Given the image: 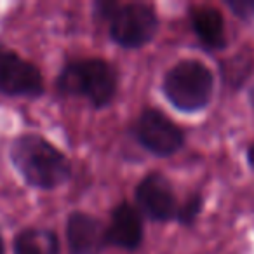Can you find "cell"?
<instances>
[{
  "mask_svg": "<svg viewBox=\"0 0 254 254\" xmlns=\"http://www.w3.org/2000/svg\"><path fill=\"white\" fill-rule=\"evenodd\" d=\"M11 162L26 185L54 190L71 178V164L61 150L39 134H21L11 145Z\"/></svg>",
  "mask_w": 254,
  "mask_h": 254,
  "instance_id": "obj_1",
  "label": "cell"
},
{
  "mask_svg": "<svg viewBox=\"0 0 254 254\" xmlns=\"http://www.w3.org/2000/svg\"><path fill=\"white\" fill-rule=\"evenodd\" d=\"M119 77L115 68L99 58L68 61L56 78V87L61 94L85 98L98 110L113 101Z\"/></svg>",
  "mask_w": 254,
  "mask_h": 254,
  "instance_id": "obj_2",
  "label": "cell"
},
{
  "mask_svg": "<svg viewBox=\"0 0 254 254\" xmlns=\"http://www.w3.org/2000/svg\"><path fill=\"white\" fill-rule=\"evenodd\" d=\"M162 91L167 101L180 112H200L211 103L214 75L202 61L183 60L164 75Z\"/></svg>",
  "mask_w": 254,
  "mask_h": 254,
  "instance_id": "obj_3",
  "label": "cell"
},
{
  "mask_svg": "<svg viewBox=\"0 0 254 254\" xmlns=\"http://www.w3.org/2000/svg\"><path fill=\"white\" fill-rule=\"evenodd\" d=\"M110 37L124 49H139L150 44L159 32V16L148 4H117L108 14Z\"/></svg>",
  "mask_w": 254,
  "mask_h": 254,
  "instance_id": "obj_4",
  "label": "cell"
},
{
  "mask_svg": "<svg viewBox=\"0 0 254 254\" xmlns=\"http://www.w3.org/2000/svg\"><path fill=\"white\" fill-rule=\"evenodd\" d=\"M134 139L157 157H171L185 145V132L157 108H146L131 129Z\"/></svg>",
  "mask_w": 254,
  "mask_h": 254,
  "instance_id": "obj_5",
  "label": "cell"
},
{
  "mask_svg": "<svg viewBox=\"0 0 254 254\" xmlns=\"http://www.w3.org/2000/svg\"><path fill=\"white\" fill-rule=\"evenodd\" d=\"M46 92L40 70L0 44V94L35 99Z\"/></svg>",
  "mask_w": 254,
  "mask_h": 254,
  "instance_id": "obj_6",
  "label": "cell"
},
{
  "mask_svg": "<svg viewBox=\"0 0 254 254\" xmlns=\"http://www.w3.org/2000/svg\"><path fill=\"white\" fill-rule=\"evenodd\" d=\"M138 211L157 223H167L178 218L180 204L169 180L160 173H148L134 188Z\"/></svg>",
  "mask_w": 254,
  "mask_h": 254,
  "instance_id": "obj_7",
  "label": "cell"
},
{
  "mask_svg": "<svg viewBox=\"0 0 254 254\" xmlns=\"http://www.w3.org/2000/svg\"><path fill=\"white\" fill-rule=\"evenodd\" d=\"M66 244L70 254H101L108 247L106 225L87 212H71L66 219Z\"/></svg>",
  "mask_w": 254,
  "mask_h": 254,
  "instance_id": "obj_8",
  "label": "cell"
},
{
  "mask_svg": "<svg viewBox=\"0 0 254 254\" xmlns=\"http://www.w3.org/2000/svg\"><path fill=\"white\" fill-rule=\"evenodd\" d=\"M108 246L124 251H138L143 242V219L139 211L129 202H120L113 207L110 225H106Z\"/></svg>",
  "mask_w": 254,
  "mask_h": 254,
  "instance_id": "obj_9",
  "label": "cell"
},
{
  "mask_svg": "<svg viewBox=\"0 0 254 254\" xmlns=\"http://www.w3.org/2000/svg\"><path fill=\"white\" fill-rule=\"evenodd\" d=\"M191 30L200 44L209 51H219L226 46L225 21L221 12L212 5H193L190 7Z\"/></svg>",
  "mask_w": 254,
  "mask_h": 254,
  "instance_id": "obj_10",
  "label": "cell"
},
{
  "mask_svg": "<svg viewBox=\"0 0 254 254\" xmlns=\"http://www.w3.org/2000/svg\"><path fill=\"white\" fill-rule=\"evenodd\" d=\"M14 254H60V239L49 228H25L14 239Z\"/></svg>",
  "mask_w": 254,
  "mask_h": 254,
  "instance_id": "obj_11",
  "label": "cell"
},
{
  "mask_svg": "<svg viewBox=\"0 0 254 254\" xmlns=\"http://www.w3.org/2000/svg\"><path fill=\"white\" fill-rule=\"evenodd\" d=\"M202 205H204V198L198 193L188 197V200L180 205L176 221H180L181 225H185V226H191L197 221L198 214H200V211H202Z\"/></svg>",
  "mask_w": 254,
  "mask_h": 254,
  "instance_id": "obj_12",
  "label": "cell"
},
{
  "mask_svg": "<svg viewBox=\"0 0 254 254\" xmlns=\"http://www.w3.org/2000/svg\"><path fill=\"white\" fill-rule=\"evenodd\" d=\"M228 9L240 19H253L254 18V0H228Z\"/></svg>",
  "mask_w": 254,
  "mask_h": 254,
  "instance_id": "obj_13",
  "label": "cell"
},
{
  "mask_svg": "<svg viewBox=\"0 0 254 254\" xmlns=\"http://www.w3.org/2000/svg\"><path fill=\"white\" fill-rule=\"evenodd\" d=\"M247 162H249L251 169L254 171V143L249 146V150H247Z\"/></svg>",
  "mask_w": 254,
  "mask_h": 254,
  "instance_id": "obj_14",
  "label": "cell"
},
{
  "mask_svg": "<svg viewBox=\"0 0 254 254\" xmlns=\"http://www.w3.org/2000/svg\"><path fill=\"white\" fill-rule=\"evenodd\" d=\"M249 101H251V106L254 108V84H253V87L249 89Z\"/></svg>",
  "mask_w": 254,
  "mask_h": 254,
  "instance_id": "obj_15",
  "label": "cell"
},
{
  "mask_svg": "<svg viewBox=\"0 0 254 254\" xmlns=\"http://www.w3.org/2000/svg\"><path fill=\"white\" fill-rule=\"evenodd\" d=\"M0 254H5V244H4V239L0 235Z\"/></svg>",
  "mask_w": 254,
  "mask_h": 254,
  "instance_id": "obj_16",
  "label": "cell"
}]
</instances>
